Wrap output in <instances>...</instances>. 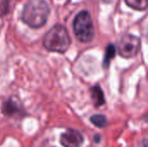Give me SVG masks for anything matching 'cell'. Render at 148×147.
<instances>
[{
    "instance_id": "6da1fadb",
    "label": "cell",
    "mask_w": 148,
    "mask_h": 147,
    "mask_svg": "<svg viewBox=\"0 0 148 147\" xmlns=\"http://www.w3.org/2000/svg\"><path fill=\"white\" fill-rule=\"evenodd\" d=\"M50 14V7L46 0H29L23 6L21 18L32 29L42 27Z\"/></svg>"
},
{
    "instance_id": "7a4b0ae2",
    "label": "cell",
    "mask_w": 148,
    "mask_h": 147,
    "mask_svg": "<svg viewBox=\"0 0 148 147\" xmlns=\"http://www.w3.org/2000/svg\"><path fill=\"white\" fill-rule=\"evenodd\" d=\"M71 44V38L65 26L57 23L44 35L42 45L48 50L56 53H65Z\"/></svg>"
},
{
    "instance_id": "3957f363",
    "label": "cell",
    "mask_w": 148,
    "mask_h": 147,
    "mask_svg": "<svg viewBox=\"0 0 148 147\" xmlns=\"http://www.w3.org/2000/svg\"><path fill=\"white\" fill-rule=\"evenodd\" d=\"M73 29L76 38L83 43L90 42L95 37V27L90 13L88 10H81L75 17Z\"/></svg>"
},
{
    "instance_id": "277c9868",
    "label": "cell",
    "mask_w": 148,
    "mask_h": 147,
    "mask_svg": "<svg viewBox=\"0 0 148 147\" xmlns=\"http://www.w3.org/2000/svg\"><path fill=\"white\" fill-rule=\"evenodd\" d=\"M140 37L129 33L121 38L116 50H118L119 55L123 58H133L140 52Z\"/></svg>"
},
{
    "instance_id": "5b68a950",
    "label": "cell",
    "mask_w": 148,
    "mask_h": 147,
    "mask_svg": "<svg viewBox=\"0 0 148 147\" xmlns=\"http://www.w3.org/2000/svg\"><path fill=\"white\" fill-rule=\"evenodd\" d=\"M83 142L82 134L75 129H68L60 138V143L63 147H81Z\"/></svg>"
},
{
    "instance_id": "8992f818",
    "label": "cell",
    "mask_w": 148,
    "mask_h": 147,
    "mask_svg": "<svg viewBox=\"0 0 148 147\" xmlns=\"http://www.w3.org/2000/svg\"><path fill=\"white\" fill-rule=\"evenodd\" d=\"M22 109L17 104V102L12 99L7 100L1 106V112L5 116H14L16 114L20 113Z\"/></svg>"
},
{
    "instance_id": "52a82bcc",
    "label": "cell",
    "mask_w": 148,
    "mask_h": 147,
    "mask_svg": "<svg viewBox=\"0 0 148 147\" xmlns=\"http://www.w3.org/2000/svg\"><path fill=\"white\" fill-rule=\"evenodd\" d=\"M90 93H91V98L94 102V105L95 107H101L105 104L106 100L104 96L103 90L100 85H95L90 88Z\"/></svg>"
},
{
    "instance_id": "ba28073f",
    "label": "cell",
    "mask_w": 148,
    "mask_h": 147,
    "mask_svg": "<svg viewBox=\"0 0 148 147\" xmlns=\"http://www.w3.org/2000/svg\"><path fill=\"white\" fill-rule=\"evenodd\" d=\"M116 54V47L113 43L108 44L106 47L105 54H104V58H103V68H108L111 61L115 57Z\"/></svg>"
},
{
    "instance_id": "9c48e42d",
    "label": "cell",
    "mask_w": 148,
    "mask_h": 147,
    "mask_svg": "<svg viewBox=\"0 0 148 147\" xmlns=\"http://www.w3.org/2000/svg\"><path fill=\"white\" fill-rule=\"evenodd\" d=\"M125 3L136 10H146L147 7V0H125Z\"/></svg>"
},
{
    "instance_id": "30bf717a",
    "label": "cell",
    "mask_w": 148,
    "mask_h": 147,
    "mask_svg": "<svg viewBox=\"0 0 148 147\" xmlns=\"http://www.w3.org/2000/svg\"><path fill=\"white\" fill-rule=\"evenodd\" d=\"M90 121L93 125L99 128H104L108 124L107 117L103 114H95L90 117Z\"/></svg>"
},
{
    "instance_id": "8fae6325",
    "label": "cell",
    "mask_w": 148,
    "mask_h": 147,
    "mask_svg": "<svg viewBox=\"0 0 148 147\" xmlns=\"http://www.w3.org/2000/svg\"><path fill=\"white\" fill-rule=\"evenodd\" d=\"M10 7V0H0V16L9 13Z\"/></svg>"
},
{
    "instance_id": "7c38bea8",
    "label": "cell",
    "mask_w": 148,
    "mask_h": 147,
    "mask_svg": "<svg viewBox=\"0 0 148 147\" xmlns=\"http://www.w3.org/2000/svg\"><path fill=\"white\" fill-rule=\"evenodd\" d=\"M94 140H95V143H100V141H101V135L96 134V135L95 136V138H94Z\"/></svg>"
},
{
    "instance_id": "4fadbf2b",
    "label": "cell",
    "mask_w": 148,
    "mask_h": 147,
    "mask_svg": "<svg viewBox=\"0 0 148 147\" xmlns=\"http://www.w3.org/2000/svg\"><path fill=\"white\" fill-rule=\"evenodd\" d=\"M142 145H143V147H147V139H144Z\"/></svg>"
}]
</instances>
